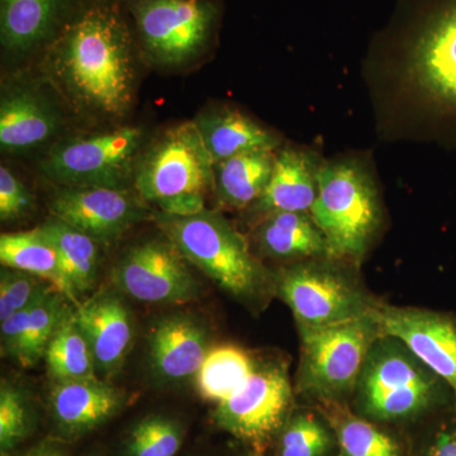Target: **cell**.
Listing matches in <instances>:
<instances>
[{
    "mask_svg": "<svg viewBox=\"0 0 456 456\" xmlns=\"http://www.w3.org/2000/svg\"><path fill=\"white\" fill-rule=\"evenodd\" d=\"M45 62L56 86L80 110L118 117L130 107L131 36L113 9L93 7L71 20L51 45Z\"/></svg>",
    "mask_w": 456,
    "mask_h": 456,
    "instance_id": "1",
    "label": "cell"
},
{
    "mask_svg": "<svg viewBox=\"0 0 456 456\" xmlns=\"http://www.w3.org/2000/svg\"><path fill=\"white\" fill-rule=\"evenodd\" d=\"M158 226L188 263L226 292L250 298L265 284V270L245 237L218 213L204 209L188 217L159 213Z\"/></svg>",
    "mask_w": 456,
    "mask_h": 456,
    "instance_id": "2",
    "label": "cell"
},
{
    "mask_svg": "<svg viewBox=\"0 0 456 456\" xmlns=\"http://www.w3.org/2000/svg\"><path fill=\"white\" fill-rule=\"evenodd\" d=\"M310 215L325 237L330 256L360 259L380 224L373 179L358 161L321 165Z\"/></svg>",
    "mask_w": 456,
    "mask_h": 456,
    "instance_id": "3",
    "label": "cell"
},
{
    "mask_svg": "<svg viewBox=\"0 0 456 456\" xmlns=\"http://www.w3.org/2000/svg\"><path fill=\"white\" fill-rule=\"evenodd\" d=\"M446 386L403 342L380 335L360 374V399L380 419H402L430 406Z\"/></svg>",
    "mask_w": 456,
    "mask_h": 456,
    "instance_id": "4",
    "label": "cell"
},
{
    "mask_svg": "<svg viewBox=\"0 0 456 456\" xmlns=\"http://www.w3.org/2000/svg\"><path fill=\"white\" fill-rule=\"evenodd\" d=\"M298 329V389L321 399L342 397L356 388L369 350L382 335L371 314L338 325Z\"/></svg>",
    "mask_w": 456,
    "mask_h": 456,
    "instance_id": "5",
    "label": "cell"
},
{
    "mask_svg": "<svg viewBox=\"0 0 456 456\" xmlns=\"http://www.w3.org/2000/svg\"><path fill=\"white\" fill-rule=\"evenodd\" d=\"M136 189L140 200L155 204L215 191V163L197 122L170 128L150 147L137 167Z\"/></svg>",
    "mask_w": 456,
    "mask_h": 456,
    "instance_id": "6",
    "label": "cell"
},
{
    "mask_svg": "<svg viewBox=\"0 0 456 456\" xmlns=\"http://www.w3.org/2000/svg\"><path fill=\"white\" fill-rule=\"evenodd\" d=\"M142 143V131L123 127L53 147L44 173L62 187L125 189Z\"/></svg>",
    "mask_w": 456,
    "mask_h": 456,
    "instance_id": "7",
    "label": "cell"
},
{
    "mask_svg": "<svg viewBox=\"0 0 456 456\" xmlns=\"http://www.w3.org/2000/svg\"><path fill=\"white\" fill-rule=\"evenodd\" d=\"M281 298L298 326L326 327L371 314L377 302L331 266L305 263L283 270L277 279Z\"/></svg>",
    "mask_w": 456,
    "mask_h": 456,
    "instance_id": "8",
    "label": "cell"
},
{
    "mask_svg": "<svg viewBox=\"0 0 456 456\" xmlns=\"http://www.w3.org/2000/svg\"><path fill=\"white\" fill-rule=\"evenodd\" d=\"M292 404L287 370L278 362H255L253 373L230 398L218 403L216 424L260 448L283 425Z\"/></svg>",
    "mask_w": 456,
    "mask_h": 456,
    "instance_id": "9",
    "label": "cell"
},
{
    "mask_svg": "<svg viewBox=\"0 0 456 456\" xmlns=\"http://www.w3.org/2000/svg\"><path fill=\"white\" fill-rule=\"evenodd\" d=\"M217 18L209 0H141L136 23L143 46L164 64H180L206 46Z\"/></svg>",
    "mask_w": 456,
    "mask_h": 456,
    "instance_id": "10",
    "label": "cell"
},
{
    "mask_svg": "<svg viewBox=\"0 0 456 456\" xmlns=\"http://www.w3.org/2000/svg\"><path fill=\"white\" fill-rule=\"evenodd\" d=\"M410 73L440 112L456 117V0H436L411 47Z\"/></svg>",
    "mask_w": 456,
    "mask_h": 456,
    "instance_id": "11",
    "label": "cell"
},
{
    "mask_svg": "<svg viewBox=\"0 0 456 456\" xmlns=\"http://www.w3.org/2000/svg\"><path fill=\"white\" fill-rule=\"evenodd\" d=\"M112 281L122 293L146 303H185L200 294L187 260L170 241L134 246L112 270Z\"/></svg>",
    "mask_w": 456,
    "mask_h": 456,
    "instance_id": "12",
    "label": "cell"
},
{
    "mask_svg": "<svg viewBox=\"0 0 456 456\" xmlns=\"http://www.w3.org/2000/svg\"><path fill=\"white\" fill-rule=\"evenodd\" d=\"M380 334L392 336L412 351L448 386L456 402V322L439 312L377 303L373 308Z\"/></svg>",
    "mask_w": 456,
    "mask_h": 456,
    "instance_id": "13",
    "label": "cell"
},
{
    "mask_svg": "<svg viewBox=\"0 0 456 456\" xmlns=\"http://www.w3.org/2000/svg\"><path fill=\"white\" fill-rule=\"evenodd\" d=\"M141 202L126 189L62 187L51 198L50 209L53 217L110 244L146 220L147 209Z\"/></svg>",
    "mask_w": 456,
    "mask_h": 456,
    "instance_id": "14",
    "label": "cell"
},
{
    "mask_svg": "<svg viewBox=\"0 0 456 456\" xmlns=\"http://www.w3.org/2000/svg\"><path fill=\"white\" fill-rule=\"evenodd\" d=\"M75 317L88 338L95 368L106 377L122 368L134 341L131 312L121 297L101 292L75 305Z\"/></svg>",
    "mask_w": 456,
    "mask_h": 456,
    "instance_id": "15",
    "label": "cell"
},
{
    "mask_svg": "<svg viewBox=\"0 0 456 456\" xmlns=\"http://www.w3.org/2000/svg\"><path fill=\"white\" fill-rule=\"evenodd\" d=\"M208 351L206 330L189 316L164 318L150 334V365L167 382L196 377Z\"/></svg>",
    "mask_w": 456,
    "mask_h": 456,
    "instance_id": "16",
    "label": "cell"
},
{
    "mask_svg": "<svg viewBox=\"0 0 456 456\" xmlns=\"http://www.w3.org/2000/svg\"><path fill=\"white\" fill-rule=\"evenodd\" d=\"M122 403V393L97 377L53 382L50 392L53 419L65 434L74 436L104 424Z\"/></svg>",
    "mask_w": 456,
    "mask_h": 456,
    "instance_id": "17",
    "label": "cell"
},
{
    "mask_svg": "<svg viewBox=\"0 0 456 456\" xmlns=\"http://www.w3.org/2000/svg\"><path fill=\"white\" fill-rule=\"evenodd\" d=\"M321 165L308 152L285 149L275 155L272 178L255 202L265 216L281 212H310L318 193Z\"/></svg>",
    "mask_w": 456,
    "mask_h": 456,
    "instance_id": "18",
    "label": "cell"
},
{
    "mask_svg": "<svg viewBox=\"0 0 456 456\" xmlns=\"http://www.w3.org/2000/svg\"><path fill=\"white\" fill-rule=\"evenodd\" d=\"M57 118L49 104L31 89L3 92L0 102V145L18 152L46 142L55 134Z\"/></svg>",
    "mask_w": 456,
    "mask_h": 456,
    "instance_id": "19",
    "label": "cell"
},
{
    "mask_svg": "<svg viewBox=\"0 0 456 456\" xmlns=\"http://www.w3.org/2000/svg\"><path fill=\"white\" fill-rule=\"evenodd\" d=\"M197 125L215 164L246 152L273 151L279 145L275 134L237 110H213Z\"/></svg>",
    "mask_w": 456,
    "mask_h": 456,
    "instance_id": "20",
    "label": "cell"
},
{
    "mask_svg": "<svg viewBox=\"0 0 456 456\" xmlns=\"http://www.w3.org/2000/svg\"><path fill=\"white\" fill-rule=\"evenodd\" d=\"M261 251L277 259L330 256L329 246L310 212L266 216L256 232Z\"/></svg>",
    "mask_w": 456,
    "mask_h": 456,
    "instance_id": "21",
    "label": "cell"
},
{
    "mask_svg": "<svg viewBox=\"0 0 456 456\" xmlns=\"http://www.w3.org/2000/svg\"><path fill=\"white\" fill-rule=\"evenodd\" d=\"M41 230L55 248L62 277L77 305V294L88 292L97 278L99 242L56 217L45 222Z\"/></svg>",
    "mask_w": 456,
    "mask_h": 456,
    "instance_id": "22",
    "label": "cell"
},
{
    "mask_svg": "<svg viewBox=\"0 0 456 456\" xmlns=\"http://www.w3.org/2000/svg\"><path fill=\"white\" fill-rule=\"evenodd\" d=\"M273 151L246 152L215 164V191L222 204L245 208L256 202L272 178Z\"/></svg>",
    "mask_w": 456,
    "mask_h": 456,
    "instance_id": "23",
    "label": "cell"
},
{
    "mask_svg": "<svg viewBox=\"0 0 456 456\" xmlns=\"http://www.w3.org/2000/svg\"><path fill=\"white\" fill-rule=\"evenodd\" d=\"M61 0H0V36L5 50L26 53L49 37Z\"/></svg>",
    "mask_w": 456,
    "mask_h": 456,
    "instance_id": "24",
    "label": "cell"
},
{
    "mask_svg": "<svg viewBox=\"0 0 456 456\" xmlns=\"http://www.w3.org/2000/svg\"><path fill=\"white\" fill-rule=\"evenodd\" d=\"M0 261L5 268L20 270L44 279L71 301L55 248L41 227L3 233L0 236Z\"/></svg>",
    "mask_w": 456,
    "mask_h": 456,
    "instance_id": "25",
    "label": "cell"
},
{
    "mask_svg": "<svg viewBox=\"0 0 456 456\" xmlns=\"http://www.w3.org/2000/svg\"><path fill=\"white\" fill-rule=\"evenodd\" d=\"M45 360L53 382L95 377L92 346L73 310H69L51 338Z\"/></svg>",
    "mask_w": 456,
    "mask_h": 456,
    "instance_id": "26",
    "label": "cell"
},
{
    "mask_svg": "<svg viewBox=\"0 0 456 456\" xmlns=\"http://www.w3.org/2000/svg\"><path fill=\"white\" fill-rule=\"evenodd\" d=\"M255 362L237 346L224 345L209 349L196 375L198 393L207 401H226L253 373Z\"/></svg>",
    "mask_w": 456,
    "mask_h": 456,
    "instance_id": "27",
    "label": "cell"
},
{
    "mask_svg": "<svg viewBox=\"0 0 456 456\" xmlns=\"http://www.w3.org/2000/svg\"><path fill=\"white\" fill-rule=\"evenodd\" d=\"M64 294L51 289L33 303L27 314L25 340L17 362L32 368L45 358L51 338L70 308L65 305Z\"/></svg>",
    "mask_w": 456,
    "mask_h": 456,
    "instance_id": "28",
    "label": "cell"
},
{
    "mask_svg": "<svg viewBox=\"0 0 456 456\" xmlns=\"http://www.w3.org/2000/svg\"><path fill=\"white\" fill-rule=\"evenodd\" d=\"M182 426L163 416H150L141 419L128 434V456H175L182 448Z\"/></svg>",
    "mask_w": 456,
    "mask_h": 456,
    "instance_id": "29",
    "label": "cell"
},
{
    "mask_svg": "<svg viewBox=\"0 0 456 456\" xmlns=\"http://www.w3.org/2000/svg\"><path fill=\"white\" fill-rule=\"evenodd\" d=\"M31 431V408L22 389L2 382L0 387V450L7 455Z\"/></svg>",
    "mask_w": 456,
    "mask_h": 456,
    "instance_id": "30",
    "label": "cell"
},
{
    "mask_svg": "<svg viewBox=\"0 0 456 456\" xmlns=\"http://www.w3.org/2000/svg\"><path fill=\"white\" fill-rule=\"evenodd\" d=\"M51 289L55 288L36 275L16 269H3L0 275V321L31 307Z\"/></svg>",
    "mask_w": 456,
    "mask_h": 456,
    "instance_id": "31",
    "label": "cell"
},
{
    "mask_svg": "<svg viewBox=\"0 0 456 456\" xmlns=\"http://www.w3.org/2000/svg\"><path fill=\"white\" fill-rule=\"evenodd\" d=\"M338 430L344 456H399L395 443L367 421L346 417Z\"/></svg>",
    "mask_w": 456,
    "mask_h": 456,
    "instance_id": "32",
    "label": "cell"
},
{
    "mask_svg": "<svg viewBox=\"0 0 456 456\" xmlns=\"http://www.w3.org/2000/svg\"><path fill=\"white\" fill-rule=\"evenodd\" d=\"M330 446V435L317 419L299 416L281 435V456H322Z\"/></svg>",
    "mask_w": 456,
    "mask_h": 456,
    "instance_id": "33",
    "label": "cell"
},
{
    "mask_svg": "<svg viewBox=\"0 0 456 456\" xmlns=\"http://www.w3.org/2000/svg\"><path fill=\"white\" fill-rule=\"evenodd\" d=\"M33 198L23 183L8 167H0V218L3 222L25 217Z\"/></svg>",
    "mask_w": 456,
    "mask_h": 456,
    "instance_id": "34",
    "label": "cell"
},
{
    "mask_svg": "<svg viewBox=\"0 0 456 456\" xmlns=\"http://www.w3.org/2000/svg\"><path fill=\"white\" fill-rule=\"evenodd\" d=\"M28 308L12 314L7 320L2 321L0 326V338H2V354L7 358L17 362L22 349L23 340H25V329L27 322V314Z\"/></svg>",
    "mask_w": 456,
    "mask_h": 456,
    "instance_id": "35",
    "label": "cell"
},
{
    "mask_svg": "<svg viewBox=\"0 0 456 456\" xmlns=\"http://www.w3.org/2000/svg\"><path fill=\"white\" fill-rule=\"evenodd\" d=\"M428 456H456V426H449L436 435Z\"/></svg>",
    "mask_w": 456,
    "mask_h": 456,
    "instance_id": "36",
    "label": "cell"
},
{
    "mask_svg": "<svg viewBox=\"0 0 456 456\" xmlns=\"http://www.w3.org/2000/svg\"><path fill=\"white\" fill-rule=\"evenodd\" d=\"M20 456H68V450L59 441L45 440Z\"/></svg>",
    "mask_w": 456,
    "mask_h": 456,
    "instance_id": "37",
    "label": "cell"
}]
</instances>
